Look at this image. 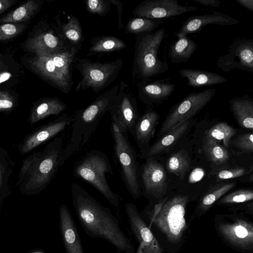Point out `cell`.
Listing matches in <instances>:
<instances>
[{
  "mask_svg": "<svg viewBox=\"0 0 253 253\" xmlns=\"http://www.w3.org/2000/svg\"><path fill=\"white\" fill-rule=\"evenodd\" d=\"M31 253H43L42 252H41V251H37V252H32Z\"/></svg>",
  "mask_w": 253,
  "mask_h": 253,
  "instance_id": "f907efd6",
  "label": "cell"
},
{
  "mask_svg": "<svg viewBox=\"0 0 253 253\" xmlns=\"http://www.w3.org/2000/svg\"><path fill=\"white\" fill-rule=\"evenodd\" d=\"M193 1L199 4L211 6L215 7H219L220 2L218 0H192Z\"/></svg>",
  "mask_w": 253,
  "mask_h": 253,
  "instance_id": "f6af8a7d",
  "label": "cell"
},
{
  "mask_svg": "<svg viewBox=\"0 0 253 253\" xmlns=\"http://www.w3.org/2000/svg\"><path fill=\"white\" fill-rule=\"evenodd\" d=\"M14 166L8 151L0 146V204L11 192V178Z\"/></svg>",
  "mask_w": 253,
  "mask_h": 253,
  "instance_id": "484cf974",
  "label": "cell"
},
{
  "mask_svg": "<svg viewBox=\"0 0 253 253\" xmlns=\"http://www.w3.org/2000/svg\"><path fill=\"white\" fill-rule=\"evenodd\" d=\"M228 53L221 55L216 62L223 72L240 69L253 73V40L237 39L229 46Z\"/></svg>",
  "mask_w": 253,
  "mask_h": 253,
  "instance_id": "7c38bea8",
  "label": "cell"
},
{
  "mask_svg": "<svg viewBox=\"0 0 253 253\" xmlns=\"http://www.w3.org/2000/svg\"><path fill=\"white\" fill-rule=\"evenodd\" d=\"M253 199L252 190L240 189L224 196L219 201L221 204H236L252 201Z\"/></svg>",
  "mask_w": 253,
  "mask_h": 253,
  "instance_id": "8d00e7d4",
  "label": "cell"
},
{
  "mask_svg": "<svg viewBox=\"0 0 253 253\" xmlns=\"http://www.w3.org/2000/svg\"><path fill=\"white\" fill-rule=\"evenodd\" d=\"M246 173V170L243 168L224 169L219 171L216 176L218 179L227 180L237 178Z\"/></svg>",
  "mask_w": 253,
  "mask_h": 253,
  "instance_id": "60d3db41",
  "label": "cell"
},
{
  "mask_svg": "<svg viewBox=\"0 0 253 253\" xmlns=\"http://www.w3.org/2000/svg\"><path fill=\"white\" fill-rule=\"evenodd\" d=\"M244 8L253 12V0H235Z\"/></svg>",
  "mask_w": 253,
  "mask_h": 253,
  "instance_id": "bcb514c9",
  "label": "cell"
},
{
  "mask_svg": "<svg viewBox=\"0 0 253 253\" xmlns=\"http://www.w3.org/2000/svg\"><path fill=\"white\" fill-rule=\"evenodd\" d=\"M235 185L234 182L222 183L211 188L202 199L201 204L202 208H210L218 199L232 189Z\"/></svg>",
  "mask_w": 253,
  "mask_h": 253,
  "instance_id": "d590c367",
  "label": "cell"
},
{
  "mask_svg": "<svg viewBox=\"0 0 253 253\" xmlns=\"http://www.w3.org/2000/svg\"><path fill=\"white\" fill-rule=\"evenodd\" d=\"M205 175V170L201 168L194 169L191 172L188 182L190 184L195 183L201 180Z\"/></svg>",
  "mask_w": 253,
  "mask_h": 253,
  "instance_id": "7bdbcfd3",
  "label": "cell"
},
{
  "mask_svg": "<svg viewBox=\"0 0 253 253\" xmlns=\"http://www.w3.org/2000/svg\"><path fill=\"white\" fill-rule=\"evenodd\" d=\"M123 66L121 57L111 62H92L87 59L78 58L76 68L81 78L76 91L91 89L97 93L109 85L117 77Z\"/></svg>",
  "mask_w": 253,
  "mask_h": 253,
  "instance_id": "9c48e42d",
  "label": "cell"
},
{
  "mask_svg": "<svg viewBox=\"0 0 253 253\" xmlns=\"http://www.w3.org/2000/svg\"><path fill=\"white\" fill-rule=\"evenodd\" d=\"M142 249L143 246L141 244H139L138 249L135 253H143Z\"/></svg>",
  "mask_w": 253,
  "mask_h": 253,
  "instance_id": "681fc988",
  "label": "cell"
},
{
  "mask_svg": "<svg viewBox=\"0 0 253 253\" xmlns=\"http://www.w3.org/2000/svg\"><path fill=\"white\" fill-rule=\"evenodd\" d=\"M119 87V85L114 86L98 96L88 105L76 112L70 124V138L63 148L61 166L89 141L101 118L109 110Z\"/></svg>",
  "mask_w": 253,
  "mask_h": 253,
  "instance_id": "3957f363",
  "label": "cell"
},
{
  "mask_svg": "<svg viewBox=\"0 0 253 253\" xmlns=\"http://www.w3.org/2000/svg\"><path fill=\"white\" fill-rule=\"evenodd\" d=\"M163 19L135 17L129 19L125 27V33L139 34L154 31L163 23Z\"/></svg>",
  "mask_w": 253,
  "mask_h": 253,
  "instance_id": "1f68e13d",
  "label": "cell"
},
{
  "mask_svg": "<svg viewBox=\"0 0 253 253\" xmlns=\"http://www.w3.org/2000/svg\"><path fill=\"white\" fill-rule=\"evenodd\" d=\"M215 92V88H208L201 92L189 93L170 111L161 127L160 134H165L189 121L211 101Z\"/></svg>",
  "mask_w": 253,
  "mask_h": 253,
  "instance_id": "30bf717a",
  "label": "cell"
},
{
  "mask_svg": "<svg viewBox=\"0 0 253 253\" xmlns=\"http://www.w3.org/2000/svg\"><path fill=\"white\" fill-rule=\"evenodd\" d=\"M189 125L187 121L167 131L149 149L146 156L148 158L169 149L185 133Z\"/></svg>",
  "mask_w": 253,
  "mask_h": 253,
  "instance_id": "83f0119b",
  "label": "cell"
},
{
  "mask_svg": "<svg viewBox=\"0 0 253 253\" xmlns=\"http://www.w3.org/2000/svg\"><path fill=\"white\" fill-rule=\"evenodd\" d=\"M85 3L89 13L97 14L100 16L107 14L111 4V0H87Z\"/></svg>",
  "mask_w": 253,
  "mask_h": 253,
  "instance_id": "74e56055",
  "label": "cell"
},
{
  "mask_svg": "<svg viewBox=\"0 0 253 253\" xmlns=\"http://www.w3.org/2000/svg\"><path fill=\"white\" fill-rule=\"evenodd\" d=\"M13 2V0H0V13L11 6Z\"/></svg>",
  "mask_w": 253,
  "mask_h": 253,
  "instance_id": "7dc6e473",
  "label": "cell"
},
{
  "mask_svg": "<svg viewBox=\"0 0 253 253\" xmlns=\"http://www.w3.org/2000/svg\"><path fill=\"white\" fill-rule=\"evenodd\" d=\"M233 145L245 153H252L253 151V135L247 133L239 135L233 141Z\"/></svg>",
  "mask_w": 253,
  "mask_h": 253,
  "instance_id": "f35d334b",
  "label": "cell"
},
{
  "mask_svg": "<svg viewBox=\"0 0 253 253\" xmlns=\"http://www.w3.org/2000/svg\"><path fill=\"white\" fill-rule=\"evenodd\" d=\"M197 48V45L194 41L187 36L182 37L171 44L168 56L173 63L185 62Z\"/></svg>",
  "mask_w": 253,
  "mask_h": 253,
  "instance_id": "4316f807",
  "label": "cell"
},
{
  "mask_svg": "<svg viewBox=\"0 0 253 253\" xmlns=\"http://www.w3.org/2000/svg\"><path fill=\"white\" fill-rule=\"evenodd\" d=\"M23 25L13 23L0 25V40L11 39L19 34L23 29Z\"/></svg>",
  "mask_w": 253,
  "mask_h": 253,
  "instance_id": "ab89813d",
  "label": "cell"
},
{
  "mask_svg": "<svg viewBox=\"0 0 253 253\" xmlns=\"http://www.w3.org/2000/svg\"><path fill=\"white\" fill-rule=\"evenodd\" d=\"M195 6L183 5L177 0H145L138 4L132 14L136 17L163 19L195 11Z\"/></svg>",
  "mask_w": 253,
  "mask_h": 253,
  "instance_id": "4fadbf2b",
  "label": "cell"
},
{
  "mask_svg": "<svg viewBox=\"0 0 253 253\" xmlns=\"http://www.w3.org/2000/svg\"><path fill=\"white\" fill-rule=\"evenodd\" d=\"M12 77L9 72H4L0 73V84L8 80Z\"/></svg>",
  "mask_w": 253,
  "mask_h": 253,
  "instance_id": "c3c4849f",
  "label": "cell"
},
{
  "mask_svg": "<svg viewBox=\"0 0 253 253\" xmlns=\"http://www.w3.org/2000/svg\"><path fill=\"white\" fill-rule=\"evenodd\" d=\"M181 77L187 80V84L192 87H201L221 84L227 82L224 77L208 71L191 69L179 70Z\"/></svg>",
  "mask_w": 253,
  "mask_h": 253,
  "instance_id": "cb8c5ba5",
  "label": "cell"
},
{
  "mask_svg": "<svg viewBox=\"0 0 253 253\" xmlns=\"http://www.w3.org/2000/svg\"><path fill=\"white\" fill-rule=\"evenodd\" d=\"M211 14L192 15L183 22L179 31L176 33L179 38L188 34L198 33L206 25L216 24L231 26L239 23V21L230 16L215 10Z\"/></svg>",
  "mask_w": 253,
  "mask_h": 253,
  "instance_id": "ac0fdd59",
  "label": "cell"
},
{
  "mask_svg": "<svg viewBox=\"0 0 253 253\" xmlns=\"http://www.w3.org/2000/svg\"><path fill=\"white\" fill-rule=\"evenodd\" d=\"M109 111L112 122L123 131L131 133L139 118L137 101L129 88L128 85L122 81Z\"/></svg>",
  "mask_w": 253,
  "mask_h": 253,
  "instance_id": "8fae6325",
  "label": "cell"
},
{
  "mask_svg": "<svg viewBox=\"0 0 253 253\" xmlns=\"http://www.w3.org/2000/svg\"><path fill=\"white\" fill-rule=\"evenodd\" d=\"M67 105L57 98H48L38 103L33 109L30 122L33 125L51 115H58L65 111Z\"/></svg>",
  "mask_w": 253,
  "mask_h": 253,
  "instance_id": "d4e9b609",
  "label": "cell"
},
{
  "mask_svg": "<svg viewBox=\"0 0 253 253\" xmlns=\"http://www.w3.org/2000/svg\"><path fill=\"white\" fill-rule=\"evenodd\" d=\"M72 117L63 114L54 121L38 128L27 135L19 145L21 154H26L64 130L72 122Z\"/></svg>",
  "mask_w": 253,
  "mask_h": 253,
  "instance_id": "2e32d148",
  "label": "cell"
},
{
  "mask_svg": "<svg viewBox=\"0 0 253 253\" xmlns=\"http://www.w3.org/2000/svg\"><path fill=\"white\" fill-rule=\"evenodd\" d=\"M203 149L208 158L217 165L225 163L229 158L227 149L212 138L204 137Z\"/></svg>",
  "mask_w": 253,
  "mask_h": 253,
  "instance_id": "4dcf8cb0",
  "label": "cell"
},
{
  "mask_svg": "<svg viewBox=\"0 0 253 253\" xmlns=\"http://www.w3.org/2000/svg\"><path fill=\"white\" fill-rule=\"evenodd\" d=\"M26 46L37 55L62 52L74 47L65 39L59 28L41 32L29 39Z\"/></svg>",
  "mask_w": 253,
  "mask_h": 253,
  "instance_id": "9a60e30c",
  "label": "cell"
},
{
  "mask_svg": "<svg viewBox=\"0 0 253 253\" xmlns=\"http://www.w3.org/2000/svg\"><path fill=\"white\" fill-rule=\"evenodd\" d=\"M89 53H110L126 47L127 44L121 39L110 35H101L93 37L90 41Z\"/></svg>",
  "mask_w": 253,
  "mask_h": 253,
  "instance_id": "f1b7e54d",
  "label": "cell"
},
{
  "mask_svg": "<svg viewBox=\"0 0 253 253\" xmlns=\"http://www.w3.org/2000/svg\"><path fill=\"white\" fill-rule=\"evenodd\" d=\"M125 211L132 234L139 244L143 246V253H163L159 242L145 223L136 206L127 203L125 205Z\"/></svg>",
  "mask_w": 253,
  "mask_h": 253,
  "instance_id": "5bb4252c",
  "label": "cell"
},
{
  "mask_svg": "<svg viewBox=\"0 0 253 253\" xmlns=\"http://www.w3.org/2000/svg\"><path fill=\"white\" fill-rule=\"evenodd\" d=\"M235 129L225 122L218 123L205 132L204 137L212 138L217 142L222 141L223 146L227 149L229 147L231 138L235 135Z\"/></svg>",
  "mask_w": 253,
  "mask_h": 253,
  "instance_id": "e575fe53",
  "label": "cell"
},
{
  "mask_svg": "<svg viewBox=\"0 0 253 253\" xmlns=\"http://www.w3.org/2000/svg\"><path fill=\"white\" fill-rule=\"evenodd\" d=\"M71 192L79 222L88 236L107 241L119 253H135L134 246L109 209L77 182L71 184Z\"/></svg>",
  "mask_w": 253,
  "mask_h": 253,
  "instance_id": "6da1fadb",
  "label": "cell"
},
{
  "mask_svg": "<svg viewBox=\"0 0 253 253\" xmlns=\"http://www.w3.org/2000/svg\"><path fill=\"white\" fill-rule=\"evenodd\" d=\"M190 166V159L185 152L180 151L171 155L167 162L169 172L183 179Z\"/></svg>",
  "mask_w": 253,
  "mask_h": 253,
  "instance_id": "836d02e7",
  "label": "cell"
},
{
  "mask_svg": "<svg viewBox=\"0 0 253 253\" xmlns=\"http://www.w3.org/2000/svg\"><path fill=\"white\" fill-rule=\"evenodd\" d=\"M74 174L92 185L113 206L118 207L119 196L109 185L106 173L113 175L107 156L102 152L93 150L87 153L75 166Z\"/></svg>",
  "mask_w": 253,
  "mask_h": 253,
  "instance_id": "5b68a950",
  "label": "cell"
},
{
  "mask_svg": "<svg viewBox=\"0 0 253 253\" xmlns=\"http://www.w3.org/2000/svg\"><path fill=\"white\" fill-rule=\"evenodd\" d=\"M14 100L7 92L0 90V111H7L13 108Z\"/></svg>",
  "mask_w": 253,
  "mask_h": 253,
  "instance_id": "b9f144b4",
  "label": "cell"
},
{
  "mask_svg": "<svg viewBox=\"0 0 253 253\" xmlns=\"http://www.w3.org/2000/svg\"><path fill=\"white\" fill-rule=\"evenodd\" d=\"M231 111L241 126L253 128V100L249 95L235 97L228 101Z\"/></svg>",
  "mask_w": 253,
  "mask_h": 253,
  "instance_id": "603a6c76",
  "label": "cell"
},
{
  "mask_svg": "<svg viewBox=\"0 0 253 253\" xmlns=\"http://www.w3.org/2000/svg\"><path fill=\"white\" fill-rule=\"evenodd\" d=\"M79 47L64 52L37 55L32 60L35 70L64 93L70 92L73 84L71 66Z\"/></svg>",
  "mask_w": 253,
  "mask_h": 253,
  "instance_id": "8992f818",
  "label": "cell"
},
{
  "mask_svg": "<svg viewBox=\"0 0 253 253\" xmlns=\"http://www.w3.org/2000/svg\"><path fill=\"white\" fill-rule=\"evenodd\" d=\"M219 231L230 243L240 248L249 249L253 245V226L251 222L238 219L234 222L223 223Z\"/></svg>",
  "mask_w": 253,
  "mask_h": 253,
  "instance_id": "d6986e66",
  "label": "cell"
},
{
  "mask_svg": "<svg viewBox=\"0 0 253 253\" xmlns=\"http://www.w3.org/2000/svg\"><path fill=\"white\" fill-rule=\"evenodd\" d=\"M111 131L114 140V157L120 169L121 177L126 190L135 199L141 195L139 169L134 148L128 137V132L121 130L111 123Z\"/></svg>",
  "mask_w": 253,
  "mask_h": 253,
  "instance_id": "52a82bcc",
  "label": "cell"
},
{
  "mask_svg": "<svg viewBox=\"0 0 253 253\" xmlns=\"http://www.w3.org/2000/svg\"><path fill=\"white\" fill-rule=\"evenodd\" d=\"M39 6V3L35 0H28L7 14L1 21L12 23L26 21L35 13Z\"/></svg>",
  "mask_w": 253,
  "mask_h": 253,
  "instance_id": "d6a6232c",
  "label": "cell"
},
{
  "mask_svg": "<svg viewBox=\"0 0 253 253\" xmlns=\"http://www.w3.org/2000/svg\"><path fill=\"white\" fill-rule=\"evenodd\" d=\"M60 230L66 253H84L78 229L66 205L59 208Z\"/></svg>",
  "mask_w": 253,
  "mask_h": 253,
  "instance_id": "ffe728a7",
  "label": "cell"
},
{
  "mask_svg": "<svg viewBox=\"0 0 253 253\" xmlns=\"http://www.w3.org/2000/svg\"><path fill=\"white\" fill-rule=\"evenodd\" d=\"M58 25L65 39L72 46L81 48L84 37L82 27L78 17L72 15L67 22H59Z\"/></svg>",
  "mask_w": 253,
  "mask_h": 253,
  "instance_id": "f546056e",
  "label": "cell"
},
{
  "mask_svg": "<svg viewBox=\"0 0 253 253\" xmlns=\"http://www.w3.org/2000/svg\"><path fill=\"white\" fill-rule=\"evenodd\" d=\"M111 2L117 7L118 14V28L122 29L123 28L122 22L123 3L118 0H111Z\"/></svg>",
  "mask_w": 253,
  "mask_h": 253,
  "instance_id": "ee69618b",
  "label": "cell"
},
{
  "mask_svg": "<svg viewBox=\"0 0 253 253\" xmlns=\"http://www.w3.org/2000/svg\"><path fill=\"white\" fill-rule=\"evenodd\" d=\"M188 197L176 196L155 205L151 225L154 224L171 242H177L186 226L185 208Z\"/></svg>",
  "mask_w": 253,
  "mask_h": 253,
  "instance_id": "ba28073f",
  "label": "cell"
},
{
  "mask_svg": "<svg viewBox=\"0 0 253 253\" xmlns=\"http://www.w3.org/2000/svg\"><path fill=\"white\" fill-rule=\"evenodd\" d=\"M63 136H57L40 152L23 160L16 185L24 195L41 193L54 178L61 166Z\"/></svg>",
  "mask_w": 253,
  "mask_h": 253,
  "instance_id": "7a4b0ae2",
  "label": "cell"
},
{
  "mask_svg": "<svg viewBox=\"0 0 253 253\" xmlns=\"http://www.w3.org/2000/svg\"><path fill=\"white\" fill-rule=\"evenodd\" d=\"M165 37L163 28L137 34L134 44L132 79L137 85L165 73L169 69L166 61L158 57L160 46Z\"/></svg>",
  "mask_w": 253,
  "mask_h": 253,
  "instance_id": "277c9868",
  "label": "cell"
},
{
  "mask_svg": "<svg viewBox=\"0 0 253 253\" xmlns=\"http://www.w3.org/2000/svg\"><path fill=\"white\" fill-rule=\"evenodd\" d=\"M159 118L156 112L149 109L137 119L131 134L141 150L148 145L153 137Z\"/></svg>",
  "mask_w": 253,
  "mask_h": 253,
  "instance_id": "7402d4cb",
  "label": "cell"
},
{
  "mask_svg": "<svg viewBox=\"0 0 253 253\" xmlns=\"http://www.w3.org/2000/svg\"><path fill=\"white\" fill-rule=\"evenodd\" d=\"M145 193L159 197L165 193L167 187V175L164 167L152 158H148L144 164L141 172Z\"/></svg>",
  "mask_w": 253,
  "mask_h": 253,
  "instance_id": "e0dca14e",
  "label": "cell"
},
{
  "mask_svg": "<svg viewBox=\"0 0 253 253\" xmlns=\"http://www.w3.org/2000/svg\"><path fill=\"white\" fill-rule=\"evenodd\" d=\"M137 86L139 98L149 105L163 102L172 94L175 87L168 78L147 82Z\"/></svg>",
  "mask_w": 253,
  "mask_h": 253,
  "instance_id": "44dd1931",
  "label": "cell"
}]
</instances>
